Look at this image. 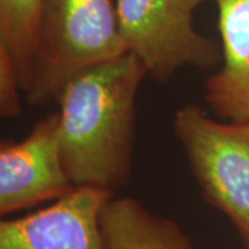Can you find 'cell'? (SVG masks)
<instances>
[{"instance_id": "6da1fadb", "label": "cell", "mask_w": 249, "mask_h": 249, "mask_svg": "<svg viewBox=\"0 0 249 249\" xmlns=\"http://www.w3.org/2000/svg\"><path fill=\"white\" fill-rule=\"evenodd\" d=\"M145 75L142 62L124 53L80 73L62 90L58 148L73 187L114 193L129 180L136 97Z\"/></svg>"}, {"instance_id": "7a4b0ae2", "label": "cell", "mask_w": 249, "mask_h": 249, "mask_svg": "<svg viewBox=\"0 0 249 249\" xmlns=\"http://www.w3.org/2000/svg\"><path fill=\"white\" fill-rule=\"evenodd\" d=\"M126 52L112 0H43L28 101H57L73 78Z\"/></svg>"}, {"instance_id": "3957f363", "label": "cell", "mask_w": 249, "mask_h": 249, "mask_svg": "<svg viewBox=\"0 0 249 249\" xmlns=\"http://www.w3.org/2000/svg\"><path fill=\"white\" fill-rule=\"evenodd\" d=\"M172 124L205 201L230 219L249 249V124L216 121L188 104Z\"/></svg>"}, {"instance_id": "277c9868", "label": "cell", "mask_w": 249, "mask_h": 249, "mask_svg": "<svg viewBox=\"0 0 249 249\" xmlns=\"http://www.w3.org/2000/svg\"><path fill=\"white\" fill-rule=\"evenodd\" d=\"M205 0H116L119 32L126 52L152 79L166 82L181 68L213 70L222 47L196 32L193 14Z\"/></svg>"}, {"instance_id": "5b68a950", "label": "cell", "mask_w": 249, "mask_h": 249, "mask_svg": "<svg viewBox=\"0 0 249 249\" xmlns=\"http://www.w3.org/2000/svg\"><path fill=\"white\" fill-rule=\"evenodd\" d=\"M58 112L36 122L21 142L0 144V214H10L71 193L58 148Z\"/></svg>"}, {"instance_id": "8992f818", "label": "cell", "mask_w": 249, "mask_h": 249, "mask_svg": "<svg viewBox=\"0 0 249 249\" xmlns=\"http://www.w3.org/2000/svg\"><path fill=\"white\" fill-rule=\"evenodd\" d=\"M112 191L75 187L50 206L0 223V249H104L100 217Z\"/></svg>"}, {"instance_id": "52a82bcc", "label": "cell", "mask_w": 249, "mask_h": 249, "mask_svg": "<svg viewBox=\"0 0 249 249\" xmlns=\"http://www.w3.org/2000/svg\"><path fill=\"white\" fill-rule=\"evenodd\" d=\"M222 64L205 82V101L219 119L249 124V0H212Z\"/></svg>"}, {"instance_id": "ba28073f", "label": "cell", "mask_w": 249, "mask_h": 249, "mask_svg": "<svg viewBox=\"0 0 249 249\" xmlns=\"http://www.w3.org/2000/svg\"><path fill=\"white\" fill-rule=\"evenodd\" d=\"M100 224L104 249H196L178 223L152 213L132 196H112Z\"/></svg>"}, {"instance_id": "9c48e42d", "label": "cell", "mask_w": 249, "mask_h": 249, "mask_svg": "<svg viewBox=\"0 0 249 249\" xmlns=\"http://www.w3.org/2000/svg\"><path fill=\"white\" fill-rule=\"evenodd\" d=\"M43 0H0V49L14 62L22 93L34 83L36 36Z\"/></svg>"}, {"instance_id": "30bf717a", "label": "cell", "mask_w": 249, "mask_h": 249, "mask_svg": "<svg viewBox=\"0 0 249 249\" xmlns=\"http://www.w3.org/2000/svg\"><path fill=\"white\" fill-rule=\"evenodd\" d=\"M22 91L14 62L6 50L0 49V114L3 118L14 119L21 114Z\"/></svg>"}]
</instances>
